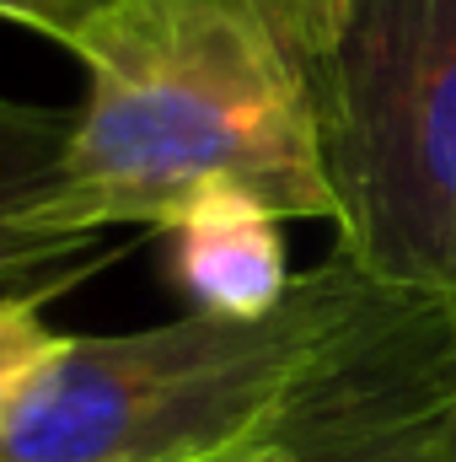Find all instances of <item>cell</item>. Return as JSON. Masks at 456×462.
<instances>
[{
	"mask_svg": "<svg viewBox=\"0 0 456 462\" xmlns=\"http://www.w3.org/2000/svg\"><path fill=\"white\" fill-rule=\"evenodd\" d=\"M387 291L333 258L252 318L194 307L140 334L70 339L0 425V462L215 457L269 430Z\"/></svg>",
	"mask_w": 456,
	"mask_h": 462,
	"instance_id": "obj_2",
	"label": "cell"
},
{
	"mask_svg": "<svg viewBox=\"0 0 456 462\" xmlns=\"http://www.w3.org/2000/svg\"><path fill=\"white\" fill-rule=\"evenodd\" d=\"M172 236V274L199 312H269L290 291L285 221L252 199H205Z\"/></svg>",
	"mask_w": 456,
	"mask_h": 462,
	"instance_id": "obj_5",
	"label": "cell"
},
{
	"mask_svg": "<svg viewBox=\"0 0 456 462\" xmlns=\"http://www.w3.org/2000/svg\"><path fill=\"white\" fill-rule=\"evenodd\" d=\"M76 134V114L38 108V103H0V291H65L114 253L76 247V242H43L32 231L38 205L54 194L65 151Z\"/></svg>",
	"mask_w": 456,
	"mask_h": 462,
	"instance_id": "obj_4",
	"label": "cell"
},
{
	"mask_svg": "<svg viewBox=\"0 0 456 462\" xmlns=\"http://www.w3.org/2000/svg\"><path fill=\"white\" fill-rule=\"evenodd\" d=\"M306 462H456V436H419V441H381V447H354Z\"/></svg>",
	"mask_w": 456,
	"mask_h": 462,
	"instance_id": "obj_8",
	"label": "cell"
},
{
	"mask_svg": "<svg viewBox=\"0 0 456 462\" xmlns=\"http://www.w3.org/2000/svg\"><path fill=\"white\" fill-rule=\"evenodd\" d=\"M247 441H252V436H247ZM236 447H242V441H236ZM236 447H226V452H215V457H199V462H231V452H236Z\"/></svg>",
	"mask_w": 456,
	"mask_h": 462,
	"instance_id": "obj_10",
	"label": "cell"
},
{
	"mask_svg": "<svg viewBox=\"0 0 456 462\" xmlns=\"http://www.w3.org/2000/svg\"><path fill=\"white\" fill-rule=\"evenodd\" d=\"M231 462H301L296 452H290V441H285V409L274 414L269 430H258L252 441H242V447L231 452Z\"/></svg>",
	"mask_w": 456,
	"mask_h": 462,
	"instance_id": "obj_9",
	"label": "cell"
},
{
	"mask_svg": "<svg viewBox=\"0 0 456 462\" xmlns=\"http://www.w3.org/2000/svg\"><path fill=\"white\" fill-rule=\"evenodd\" d=\"M43 301L49 296H38V291L0 296V425L16 414V403L32 393V382L70 345V334H54L43 323Z\"/></svg>",
	"mask_w": 456,
	"mask_h": 462,
	"instance_id": "obj_6",
	"label": "cell"
},
{
	"mask_svg": "<svg viewBox=\"0 0 456 462\" xmlns=\"http://www.w3.org/2000/svg\"><path fill=\"white\" fill-rule=\"evenodd\" d=\"M108 0H0V22H16V27H32L38 38L59 43L87 11H97Z\"/></svg>",
	"mask_w": 456,
	"mask_h": 462,
	"instance_id": "obj_7",
	"label": "cell"
},
{
	"mask_svg": "<svg viewBox=\"0 0 456 462\" xmlns=\"http://www.w3.org/2000/svg\"><path fill=\"white\" fill-rule=\"evenodd\" d=\"M343 0H108L59 49L87 103L43 242L92 247L114 226L172 231L205 199H252L274 221L339 226L323 156V87Z\"/></svg>",
	"mask_w": 456,
	"mask_h": 462,
	"instance_id": "obj_1",
	"label": "cell"
},
{
	"mask_svg": "<svg viewBox=\"0 0 456 462\" xmlns=\"http://www.w3.org/2000/svg\"><path fill=\"white\" fill-rule=\"evenodd\" d=\"M339 258L456 301V0H343L323 87Z\"/></svg>",
	"mask_w": 456,
	"mask_h": 462,
	"instance_id": "obj_3",
	"label": "cell"
}]
</instances>
